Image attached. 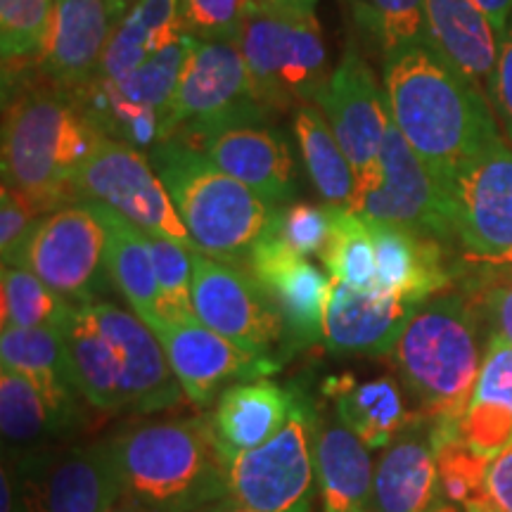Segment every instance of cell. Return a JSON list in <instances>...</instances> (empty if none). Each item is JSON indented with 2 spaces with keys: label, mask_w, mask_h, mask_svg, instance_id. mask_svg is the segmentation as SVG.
I'll use <instances>...</instances> for the list:
<instances>
[{
  "label": "cell",
  "mask_w": 512,
  "mask_h": 512,
  "mask_svg": "<svg viewBox=\"0 0 512 512\" xmlns=\"http://www.w3.org/2000/svg\"><path fill=\"white\" fill-rule=\"evenodd\" d=\"M249 3H252V12H266V10L285 8L283 0H249ZM252 12H249V15H252Z\"/></svg>",
  "instance_id": "db71d44e"
},
{
  "label": "cell",
  "mask_w": 512,
  "mask_h": 512,
  "mask_svg": "<svg viewBox=\"0 0 512 512\" xmlns=\"http://www.w3.org/2000/svg\"><path fill=\"white\" fill-rule=\"evenodd\" d=\"M266 107L254 98L238 43L195 38L174 98L164 114L162 143L171 138L197 145L233 126L261 124Z\"/></svg>",
  "instance_id": "52a82bcc"
},
{
  "label": "cell",
  "mask_w": 512,
  "mask_h": 512,
  "mask_svg": "<svg viewBox=\"0 0 512 512\" xmlns=\"http://www.w3.org/2000/svg\"><path fill=\"white\" fill-rule=\"evenodd\" d=\"M297 406L294 392L266 380L233 384L219 396L209 415L221 451L230 460L242 451L264 446L290 420Z\"/></svg>",
  "instance_id": "484cf974"
},
{
  "label": "cell",
  "mask_w": 512,
  "mask_h": 512,
  "mask_svg": "<svg viewBox=\"0 0 512 512\" xmlns=\"http://www.w3.org/2000/svg\"><path fill=\"white\" fill-rule=\"evenodd\" d=\"M320 261L337 283L375 290L377 259L368 221L347 207H332V233Z\"/></svg>",
  "instance_id": "e575fe53"
},
{
  "label": "cell",
  "mask_w": 512,
  "mask_h": 512,
  "mask_svg": "<svg viewBox=\"0 0 512 512\" xmlns=\"http://www.w3.org/2000/svg\"><path fill=\"white\" fill-rule=\"evenodd\" d=\"M150 249L159 287V320L195 318V309H192L190 249L162 238H150Z\"/></svg>",
  "instance_id": "ab89813d"
},
{
  "label": "cell",
  "mask_w": 512,
  "mask_h": 512,
  "mask_svg": "<svg viewBox=\"0 0 512 512\" xmlns=\"http://www.w3.org/2000/svg\"><path fill=\"white\" fill-rule=\"evenodd\" d=\"M439 498L432 422L415 415L377 460L370 512H427Z\"/></svg>",
  "instance_id": "603a6c76"
},
{
  "label": "cell",
  "mask_w": 512,
  "mask_h": 512,
  "mask_svg": "<svg viewBox=\"0 0 512 512\" xmlns=\"http://www.w3.org/2000/svg\"><path fill=\"white\" fill-rule=\"evenodd\" d=\"M200 512H259V510H252V508H247V505L235 503L233 498H223V501L207 505V508H202Z\"/></svg>",
  "instance_id": "f5cc1de1"
},
{
  "label": "cell",
  "mask_w": 512,
  "mask_h": 512,
  "mask_svg": "<svg viewBox=\"0 0 512 512\" xmlns=\"http://www.w3.org/2000/svg\"><path fill=\"white\" fill-rule=\"evenodd\" d=\"M0 361L3 368L15 370L34 384L64 430L72 432L79 425L81 396L69 380L60 328H3Z\"/></svg>",
  "instance_id": "d4e9b609"
},
{
  "label": "cell",
  "mask_w": 512,
  "mask_h": 512,
  "mask_svg": "<svg viewBox=\"0 0 512 512\" xmlns=\"http://www.w3.org/2000/svg\"><path fill=\"white\" fill-rule=\"evenodd\" d=\"M460 434L477 453L494 460L512 444V413L489 401H470L460 420Z\"/></svg>",
  "instance_id": "7bdbcfd3"
},
{
  "label": "cell",
  "mask_w": 512,
  "mask_h": 512,
  "mask_svg": "<svg viewBox=\"0 0 512 512\" xmlns=\"http://www.w3.org/2000/svg\"><path fill=\"white\" fill-rule=\"evenodd\" d=\"M0 432L8 458L53 446L69 434L34 384L8 368L0 370Z\"/></svg>",
  "instance_id": "836d02e7"
},
{
  "label": "cell",
  "mask_w": 512,
  "mask_h": 512,
  "mask_svg": "<svg viewBox=\"0 0 512 512\" xmlns=\"http://www.w3.org/2000/svg\"><path fill=\"white\" fill-rule=\"evenodd\" d=\"M472 3L484 12L486 19L491 22V27H494L498 36H501L512 17V0H472Z\"/></svg>",
  "instance_id": "f907efd6"
},
{
  "label": "cell",
  "mask_w": 512,
  "mask_h": 512,
  "mask_svg": "<svg viewBox=\"0 0 512 512\" xmlns=\"http://www.w3.org/2000/svg\"><path fill=\"white\" fill-rule=\"evenodd\" d=\"M105 249V226L79 200L43 216L10 266L27 268L67 302L88 304L105 283Z\"/></svg>",
  "instance_id": "7c38bea8"
},
{
  "label": "cell",
  "mask_w": 512,
  "mask_h": 512,
  "mask_svg": "<svg viewBox=\"0 0 512 512\" xmlns=\"http://www.w3.org/2000/svg\"><path fill=\"white\" fill-rule=\"evenodd\" d=\"M448 200L465 254L496 256L512 249V150L505 140L460 169Z\"/></svg>",
  "instance_id": "ac0fdd59"
},
{
  "label": "cell",
  "mask_w": 512,
  "mask_h": 512,
  "mask_svg": "<svg viewBox=\"0 0 512 512\" xmlns=\"http://www.w3.org/2000/svg\"><path fill=\"white\" fill-rule=\"evenodd\" d=\"M136 3L131 0H55L41 76L62 91H79L100 72L110 38Z\"/></svg>",
  "instance_id": "d6986e66"
},
{
  "label": "cell",
  "mask_w": 512,
  "mask_h": 512,
  "mask_svg": "<svg viewBox=\"0 0 512 512\" xmlns=\"http://www.w3.org/2000/svg\"><path fill=\"white\" fill-rule=\"evenodd\" d=\"M112 444L126 503L150 512H200L228 498V458L209 418L138 422Z\"/></svg>",
  "instance_id": "3957f363"
},
{
  "label": "cell",
  "mask_w": 512,
  "mask_h": 512,
  "mask_svg": "<svg viewBox=\"0 0 512 512\" xmlns=\"http://www.w3.org/2000/svg\"><path fill=\"white\" fill-rule=\"evenodd\" d=\"M313 453L325 512H368L375 479L368 446L344 422H328L316 432Z\"/></svg>",
  "instance_id": "f1b7e54d"
},
{
  "label": "cell",
  "mask_w": 512,
  "mask_h": 512,
  "mask_svg": "<svg viewBox=\"0 0 512 512\" xmlns=\"http://www.w3.org/2000/svg\"><path fill=\"white\" fill-rule=\"evenodd\" d=\"M188 36L200 41L238 43L252 12L249 0H181Z\"/></svg>",
  "instance_id": "60d3db41"
},
{
  "label": "cell",
  "mask_w": 512,
  "mask_h": 512,
  "mask_svg": "<svg viewBox=\"0 0 512 512\" xmlns=\"http://www.w3.org/2000/svg\"><path fill=\"white\" fill-rule=\"evenodd\" d=\"M12 460L27 512H110L124 498L112 439L83 446L53 444Z\"/></svg>",
  "instance_id": "30bf717a"
},
{
  "label": "cell",
  "mask_w": 512,
  "mask_h": 512,
  "mask_svg": "<svg viewBox=\"0 0 512 512\" xmlns=\"http://www.w3.org/2000/svg\"><path fill=\"white\" fill-rule=\"evenodd\" d=\"M427 38L467 79L489 93L498 60V34L472 0H425Z\"/></svg>",
  "instance_id": "4316f807"
},
{
  "label": "cell",
  "mask_w": 512,
  "mask_h": 512,
  "mask_svg": "<svg viewBox=\"0 0 512 512\" xmlns=\"http://www.w3.org/2000/svg\"><path fill=\"white\" fill-rule=\"evenodd\" d=\"M358 19L380 43L382 53L406 43L430 41L425 22V0H361Z\"/></svg>",
  "instance_id": "f35d334b"
},
{
  "label": "cell",
  "mask_w": 512,
  "mask_h": 512,
  "mask_svg": "<svg viewBox=\"0 0 512 512\" xmlns=\"http://www.w3.org/2000/svg\"><path fill=\"white\" fill-rule=\"evenodd\" d=\"M351 211L437 242L456 238L448 192L415 155L394 121L382 145L380 185L358 197Z\"/></svg>",
  "instance_id": "9a60e30c"
},
{
  "label": "cell",
  "mask_w": 512,
  "mask_h": 512,
  "mask_svg": "<svg viewBox=\"0 0 512 512\" xmlns=\"http://www.w3.org/2000/svg\"><path fill=\"white\" fill-rule=\"evenodd\" d=\"M366 221L375 242V290L413 304H425L444 290L451 275L446 271L437 240L422 238L413 230L389 226V223Z\"/></svg>",
  "instance_id": "cb8c5ba5"
},
{
  "label": "cell",
  "mask_w": 512,
  "mask_h": 512,
  "mask_svg": "<svg viewBox=\"0 0 512 512\" xmlns=\"http://www.w3.org/2000/svg\"><path fill=\"white\" fill-rule=\"evenodd\" d=\"M294 136L309 178L325 204L351 209L356 197L354 166L316 102L294 110Z\"/></svg>",
  "instance_id": "d6a6232c"
},
{
  "label": "cell",
  "mask_w": 512,
  "mask_h": 512,
  "mask_svg": "<svg viewBox=\"0 0 512 512\" xmlns=\"http://www.w3.org/2000/svg\"><path fill=\"white\" fill-rule=\"evenodd\" d=\"M491 105L498 114L505 138L512 147V17L508 27L498 36V60L494 69V79L489 88Z\"/></svg>",
  "instance_id": "bcb514c9"
},
{
  "label": "cell",
  "mask_w": 512,
  "mask_h": 512,
  "mask_svg": "<svg viewBox=\"0 0 512 512\" xmlns=\"http://www.w3.org/2000/svg\"><path fill=\"white\" fill-rule=\"evenodd\" d=\"M74 188L79 200L107 204L150 238L171 240L197 252L150 155L138 147L102 136L76 171Z\"/></svg>",
  "instance_id": "9c48e42d"
},
{
  "label": "cell",
  "mask_w": 512,
  "mask_h": 512,
  "mask_svg": "<svg viewBox=\"0 0 512 512\" xmlns=\"http://www.w3.org/2000/svg\"><path fill=\"white\" fill-rule=\"evenodd\" d=\"M313 441V415L297 401L271 441L228 460V498L259 512H311L318 479Z\"/></svg>",
  "instance_id": "8fae6325"
},
{
  "label": "cell",
  "mask_w": 512,
  "mask_h": 512,
  "mask_svg": "<svg viewBox=\"0 0 512 512\" xmlns=\"http://www.w3.org/2000/svg\"><path fill=\"white\" fill-rule=\"evenodd\" d=\"M102 133L69 91L24 83L5 100L3 185L22 192L43 214L79 202L74 178Z\"/></svg>",
  "instance_id": "7a4b0ae2"
},
{
  "label": "cell",
  "mask_w": 512,
  "mask_h": 512,
  "mask_svg": "<svg viewBox=\"0 0 512 512\" xmlns=\"http://www.w3.org/2000/svg\"><path fill=\"white\" fill-rule=\"evenodd\" d=\"M43 211L10 185L0 190V254L3 264H15L31 230L43 219Z\"/></svg>",
  "instance_id": "ee69618b"
},
{
  "label": "cell",
  "mask_w": 512,
  "mask_h": 512,
  "mask_svg": "<svg viewBox=\"0 0 512 512\" xmlns=\"http://www.w3.org/2000/svg\"><path fill=\"white\" fill-rule=\"evenodd\" d=\"M55 0H0V48L3 72H17L43 53L53 22Z\"/></svg>",
  "instance_id": "8d00e7d4"
},
{
  "label": "cell",
  "mask_w": 512,
  "mask_h": 512,
  "mask_svg": "<svg viewBox=\"0 0 512 512\" xmlns=\"http://www.w3.org/2000/svg\"><path fill=\"white\" fill-rule=\"evenodd\" d=\"M434 446H437L439 489L446 501L465 508L467 503L489 498V494H486V475H489L491 458L477 453L460 432H434Z\"/></svg>",
  "instance_id": "74e56055"
},
{
  "label": "cell",
  "mask_w": 512,
  "mask_h": 512,
  "mask_svg": "<svg viewBox=\"0 0 512 512\" xmlns=\"http://www.w3.org/2000/svg\"><path fill=\"white\" fill-rule=\"evenodd\" d=\"M150 330L162 342L185 396L197 408H207L230 380H261L280 368L278 358L245 351L207 328L197 316L159 320Z\"/></svg>",
  "instance_id": "e0dca14e"
},
{
  "label": "cell",
  "mask_w": 512,
  "mask_h": 512,
  "mask_svg": "<svg viewBox=\"0 0 512 512\" xmlns=\"http://www.w3.org/2000/svg\"><path fill=\"white\" fill-rule=\"evenodd\" d=\"M465 512H501L491 503V498H482V501H472L465 505Z\"/></svg>",
  "instance_id": "11a10c76"
},
{
  "label": "cell",
  "mask_w": 512,
  "mask_h": 512,
  "mask_svg": "<svg viewBox=\"0 0 512 512\" xmlns=\"http://www.w3.org/2000/svg\"><path fill=\"white\" fill-rule=\"evenodd\" d=\"M382 88L394 126L446 192L465 164L503 140L482 88L430 41L389 50Z\"/></svg>",
  "instance_id": "6da1fadb"
},
{
  "label": "cell",
  "mask_w": 512,
  "mask_h": 512,
  "mask_svg": "<svg viewBox=\"0 0 512 512\" xmlns=\"http://www.w3.org/2000/svg\"><path fill=\"white\" fill-rule=\"evenodd\" d=\"M192 147L273 207L290 202L297 190V164L290 143L261 124L226 128Z\"/></svg>",
  "instance_id": "44dd1931"
},
{
  "label": "cell",
  "mask_w": 512,
  "mask_h": 512,
  "mask_svg": "<svg viewBox=\"0 0 512 512\" xmlns=\"http://www.w3.org/2000/svg\"><path fill=\"white\" fill-rule=\"evenodd\" d=\"M484 304L491 320V332L512 344V280H503L491 287L486 292Z\"/></svg>",
  "instance_id": "c3c4849f"
},
{
  "label": "cell",
  "mask_w": 512,
  "mask_h": 512,
  "mask_svg": "<svg viewBox=\"0 0 512 512\" xmlns=\"http://www.w3.org/2000/svg\"><path fill=\"white\" fill-rule=\"evenodd\" d=\"M323 394L335 399L339 422L368 448H387L415 420L399 384L389 377L356 384L354 375H332L323 384Z\"/></svg>",
  "instance_id": "4dcf8cb0"
},
{
  "label": "cell",
  "mask_w": 512,
  "mask_h": 512,
  "mask_svg": "<svg viewBox=\"0 0 512 512\" xmlns=\"http://www.w3.org/2000/svg\"><path fill=\"white\" fill-rule=\"evenodd\" d=\"M486 494L501 512H512V444L491 460L486 475Z\"/></svg>",
  "instance_id": "7dc6e473"
},
{
  "label": "cell",
  "mask_w": 512,
  "mask_h": 512,
  "mask_svg": "<svg viewBox=\"0 0 512 512\" xmlns=\"http://www.w3.org/2000/svg\"><path fill=\"white\" fill-rule=\"evenodd\" d=\"M420 306L394 294L354 290L332 280L325 311V347L335 354H392Z\"/></svg>",
  "instance_id": "7402d4cb"
},
{
  "label": "cell",
  "mask_w": 512,
  "mask_h": 512,
  "mask_svg": "<svg viewBox=\"0 0 512 512\" xmlns=\"http://www.w3.org/2000/svg\"><path fill=\"white\" fill-rule=\"evenodd\" d=\"M247 271L278 309L287 347L302 349L325 342V311L332 280L325 278L306 256L294 252L280 238L273 221L249 252Z\"/></svg>",
  "instance_id": "2e32d148"
},
{
  "label": "cell",
  "mask_w": 512,
  "mask_h": 512,
  "mask_svg": "<svg viewBox=\"0 0 512 512\" xmlns=\"http://www.w3.org/2000/svg\"><path fill=\"white\" fill-rule=\"evenodd\" d=\"M316 105L349 157L356 174V197L380 185V155L392 126L387 95L354 41L332 69ZM354 207V204H351Z\"/></svg>",
  "instance_id": "4fadbf2b"
},
{
  "label": "cell",
  "mask_w": 512,
  "mask_h": 512,
  "mask_svg": "<svg viewBox=\"0 0 512 512\" xmlns=\"http://www.w3.org/2000/svg\"><path fill=\"white\" fill-rule=\"evenodd\" d=\"M318 0H283V5L287 10H297V12H313Z\"/></svg>",
  "instance_id": "9f6ffc18"
},
{
  "label": "cell",
  "mask_w": 512,
  "mask_h": 512,
  "mask_svg": "<svg viewBox=\"0 0 512 512\" xmlns=\"http://www.w3.org/2000/svg\"><path fill=\"white\" fill-rule=\"evenodd\" d=\"M110 512H150V510L138 508V505H131V503H124V505H117V508L110 510Z\"/></svg>",
  "instance_id": "680465c9"
},
{
  "label": "cell",
  "mask_w": 512,
  "mask_h": 512,
  "mask_svg": "<svg viewBox=\"0 0 512 512\" xmlns=\"http://www.w3.org/2000/svg\"><path fill=\"white\" fill-rule=\"evenodd\" d=\"M60 330L76 394L95 411H124V363L114 344L95 328L81 304L72 306Z\"/></svg>",
  "instance_id": "83f0119b"
},
{
  "label": "cell",
  "mask_w": 512,
  "mask_h": 512,
  "mask_svg": "<svg viewBox=\"0 0 512 512\" xmlns=\"http://www.w3.org/2000/svg\"><path fill=\"white\" fill-rule=\"evenodd\" d=\"M3 328H60L74 304L27 268L3 264Z\"/></svg>",
  "instance_id": "d590c367"
},
{
  "label": "cell",
  "mask_w": 512,
  "mask_h": 512,
  "mask_svg": "<svg viewBox=\"0 0 512 512\" xmlns=\"http://www.w3.org/2000/svg\"><path fill=\"white\" fill-rule=\"evenodd\" d=\"M0 512H27L24 496L19 489L15 460L3 458V477H0Z\"/></svg>",
  "instance_id": "681fc988"
},
{
  "label": "cell",
  "mask_w": 512,
  "mask_h": 512,
  "mask_svg": "<svg viewBox=\"0 0 512 512\" xmlns=\"http://www.w3.org/2000/svg\"><path fill=\"white\" fill-rule=\"evenodd\" d=\"M86 202L91 204L95 216L105 226L107 275L119 287V292L124 294L126 302L131 304L133 313L143 320L147 328H155L159 323V287L155 261H152L150 235L133 226L131 221L124 219L119 211L107 207V204L95 200Z\"/></svg>",
  "instance_id": "f546056e"
},
{
  "label": "cell",
  "mask_w": 512,
  "mask_h": 512,
  "mask_svg": "<svg viewBox=\"0 0 512 512\" xmlns=\"http://www.w3.org/2000/svg\"><path fill=\"white\" fill-rule=\"evenodd\" d=\"M131 3H136V0H131Z\"/></svg>",
  "instance_id": "91938a15"
},
{
  "label": "cell",
  "mask_w": 512,
  "mask_h": 512,
  "mask_svg": "<svg viewBox=\"0 0 512 512\" xmlns=\"http://www.w3.org/2000/svg\"><path fill=\"white\" fill-rule=\"evenodd\" d=\"M472 401H489L512 413V344L491 332Z\"/></svg>",
  "instance_id": "f6af8a7d"
},
{
  "label": "cell",
  "mask_w": 512,
  "mask_h": 512,
  "mask_svg": "<svg viewBox=\"0 0 512 512\" xmlns=\"http://www.w3.org/2000/svg\"><path fill=\"white\" fill-rule=\"evenodd\" d=\"M392 356L403 387L420 403L418 415L439 432H460L484 361L477 318L467 299L441 294L422 304Z\"/></svg>",
  "instance_id": "277c9868"
},
{
  "label": "cell",
  "mask_w": 512,
  "mask_h": 512,
  "mask_svg": "<svg viewBox=\"0 0 512 512\" xmlns=\"http://www.w3.org/2000/svg\"><path fill=\"white\" fill-rule=\"evenodd\" d=\"M188 36L181 0H136L110 38L98 76L119 79Z\"/></svg>",
  "instance_id": "1f68e13d"
},
{
  "label": "cell",
  "mask_w": 512,
  "mask_h": 512,
  "mask_svg": "<svg viewBox=\"0 0 512 512\" xmlns=\"http://www.w3.org/2000/svg\"><path fill=\"white\" fill-rule=\"evenodd\" d=\"M465 261L467 264H477V266H486V268H498V271H505L512 275V249L503 254H496V256H472V254H465Z\"/></svg>",
  "instance_id": "816d5d0a"
},
{
  "label": "cell",
  "mask_w": 512,
  "mask_h": 512,
  "mask_svg": "<svg viewBox=\"0 0 512 512\" xmlns=\"http://www.w3.org/2000/svg\"><path fill=\"white\" fill-rule=\"evenodd\" d=\"M81 306L124 363V411L159 413L174 408L185 392L155 332L136 313L114 304L88 302Z\"/></svg>",
  "instance_id": "ffe728a7"
},
{
  "label": "cell",
  "mask_w": 512,
  "mask_h": 512,
  "mask_svg": "<svg viewBox=\"0 0 512 512\" xmlns=\"http://www.w3.org/2000/svg\"><path fill=\"white\" fill-rule=\"evenodd\" d=\"M192 309L207 328L256 356H273L283 342V320L254 275L228 261L190 252Z\"/></svg>",
  "instance_id": "5bb4252c"
},
{
  "label": "cell",
  "mask_w": 512,
  "mask_h": 512,
  "mask_svg": "<svg viewBox=\"0 0 512 512\" xmlns=\"http://www.w3.org/2000/svg\"><path fill=\"white\" fill-rule=\"evenodd\" d=\"M273 226L287 245L302 256L323 254L332 233V207H313V204H292L275 209Z\"/></svg>",
  "instance_id": "b9f144b4"
},
{
  "label": "cell",
  "mask_w": 512,
  "mask_h": 512,
  "mask_svg": "<svg viewBox=\"0 0 512 512\" xmlns=\"http://www.w3.org/2000/svg\"><path fill=\"white\" fill-rule=\"evenodd\" d=\"M427 512H460V508H458V505H456V503L446 501V498H444V496H441V498H439V501H437V503H434V505H432V508H430V510H427Z\"/></svg>",
  "instance_id": "6f0895ef"
},
{
  "label": "cell",
  "mask_w": 512,
  "mask_h": 512,
  "mask_svg": "<svg viewBox=\"0 0 512 512\" xmlns=\"http://www.w3.org/2000/svg\"><path fill=\"white\" fill-rule=\"evenodd\" d=\"M147 155L197 252L228 264L247 259L278 207L178 138L159 143Z\"/></svg>",
  "instance_id": "5b68a950"
},
{
  "label": "cell",
  "mask_w": 512,
  "mask_h": 512,
  "mask_svg": "<svg viewBox=\"0 0 512 512\" xmlns=\"http://www.w3.org/2000/svg\"><path fill=\"white\" fill-rule=\"evenodd\" d=\"M192 46L195 38L185 36L131 74L95 76L72 95L102 136L152 150L162 143L166 107Z\"/></svg>",
  "instance_id": "ba28073f"
},
{
  "label": "cell",
  "mask_w": 512,
  "mask_h": 512,
  "mask_svg": "<svg viewBox=\"0 0 512 512\" xmlns=\"http://www.w3.org/2000/svg\"><path fill=\"white\" fill-rule=\"evenodd\" d=\"M249 86L266 110H297L318 100L332 69L313 12H252L238 38Z\"/></svg>",
  "instance_id": "8992f818"
}]
</instances>
